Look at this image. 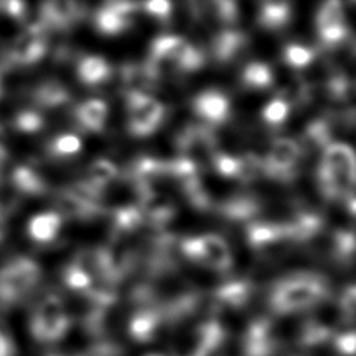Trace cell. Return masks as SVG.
I'll return each instance as SVG.
<instances>
[{"mask_svg":"<svg viewBox=\"0 0 356 356\" xmlns=\"http://www.w3.org/2000/svg\"><path fill=\"white\" fill-rule=\"evenodd\" d=\"M16 127L21 131H36L41 130L42 127V118L36 113H21L16 118Z\"/></svg>","mask_w":356,"mask_h":356,"instance_id":"cell-11","label":"cell"},{"mask_svg":"<svg viewBox=\"0 0 356 356\" xmlns=\"http://www.w3.org/2000/svg\"><path fill=\"white\" fill-rule=\"evenodd\" d=\"M74 15L72 0H49L44 6V16L49 19L50 24L63 25L66 24Z\"/></svg>","mask_w":356,"mask_h":356,"instance_id":"cell-5","label":"cell"},{"mask_svg":"<svg viewBox=\"0 0 356 356\" xmlns=\"http://www.w3.org/2000/svg\"><path fill=\"white\" fill-rule=\"evenodd\" d=\"M3 234H5V224H3V219L0 218V239L3 238Z\"/></svg>","mask_w":356,"mask_h":356,"instance_id":"cell-14","label":"cell"},{"mask_svg":"<svg viewBox=\"0 0 356 356\" xmlns=\"http://www.w3.org/2000/svg\"><path fill=\"white\" fill-rule=\"evenodd\" d=\"M38 99L42 102L44 105L52 106V105H58L61 102H65L66 99V91L58 85H52L47 83L46 86H42L38 92Z\"/></svg>","mask_w":356,"mask_h":356,"instance_id":"cell-10","label":"cell"},{"mask_svg":"<svg viewBox=\"0 0 356 356\" xmlns=\"http://www.w3.org/2000/svg\"><path fill=\"white\" fill-rule=\"evenodd\" d=\"M80 77L86 83H95V81L102 80L105 72V66L104 63L97 58H86L83 63L80 65Z\"/></svg>","mask_w":356,"mask_h":356,"instance_id":"cell-8","label":"cell"},{"mask_svg":"<svg viewBox=\"0 0 356 356\" xmlns=\"http://www.w3.org/2000/svg\"><path fill=\"white\" fill-rule=\"evenodd\" d=\"M15 181L17 184V188H21L25 193L30 194L41 193L44 188L41 178L29 168H19L15 172Z\"/></svg>","mask_w":356,"mask_h":356,"instance_id":"cell-6","label":"cell"},{"mask_svg":"<svg viewBox=\"0 0 356 356\" xmlns=\"http://www.w3.org/2000/svg\"><path fill=\"white\" fill-rule=\"evenodd\" d=\"M11 353H13V348H11L10 341L0 333V356H11Z\"/></svg>","mask_w":356,"mask_h":356,"instance_id":"cell-13","label":"cell"},{"mask_svg":"<svg viewBox=\"0 0 356 356\" xmlns=\"http://www.w3.org/2000/svg\"><path fill=\"white\" fill-rule=\"evenodd\" d=\"M40 266L19 258L0 269V307H13L29 297L40 282Z\"/></svg>","mask_w":356,"mask_h":356,"instance_id":"cell-1","label":"cell"},{"mask_svg":"<svg viewBox=\"0 0 356 356\" xmlns=\"http://www.w3.org/2000/svg\"><path fill=\"white\" fill-rule=\"evenodd\" d=\"M67 321L60 300L47 296L38 305L31 317V333L38 342H54L66 332Z\"/></svg>","mask_w":356,"mask_h":356,"instance_id":"cell-2","label":"cell"},{"mask_svg":"<svg viewBox=\"0 0 356 356\" xmlns=\"http://www.w3.org/2000/svg\"><path fill=\"white\" fill-rule=\"evenodd\" d=\"M61 227V218L55 213L36 214L29 224V234L36 243H50L58 233Z\"/></svg>","mask_w":356,"mask_h":356,"instance_id":"cell-4","label":"cell"},{"mask_svg":"<svg viewBox=\"0 0 356 356\" xmlns=\"http://www.w3.org/2000/svg\"><path fill=\"white\" fill-rule=\"evenodd\" d=\"M46 31L41 25H33L17 38L15 46L11 49V58L17 65H33L35 61L46 54Z\"/></svg>","mask_w":356,"mask_h":356,"instance_id":"cell-3","label":"cell"},{"mask_svg":"<svg viewBox=\"0 0 356 356\" xmlns=\"http://www.w3.org/2000/svg\"><path fill=\"white\" fill-rule=\"evenodd\" d=\"M0 13L15 19H21L25 13L24 0H0Z\"/></svg>","mask_w":356,"mask_h":356,"instance_id":"cell-12","label":"cell"},{"mask_svg":"<svg viewBox=\"0 0 356 356\" xmlns=\"http://www.w3.org/2000/svg\"><path fill=\"white\" fill-rule=\"evenodd\" d=\"M79 116L81 119V122L86 127L97 129L105 116L104 105H102L100 102H86V104L80 108Z\"/></svg>","mask_w":356,"mask_h":356,"instance_id":"cell-7","label":"cell"},{"mask_svg":"<svg viewBox=\"0 0 356 356\" xmlns=\"http://www.w3.org/2000/svg\"><path fill=\"white\" fill-rule=\"evenodd\" d=\"M52 152L55 155L66 156V155H74L80 150V139L72 135H65L56 138L52 144Z\"/></svg>","mask_w":356,"mask_h":356,"instance_id":"cell-9","label":"cell"}]
</instances>
